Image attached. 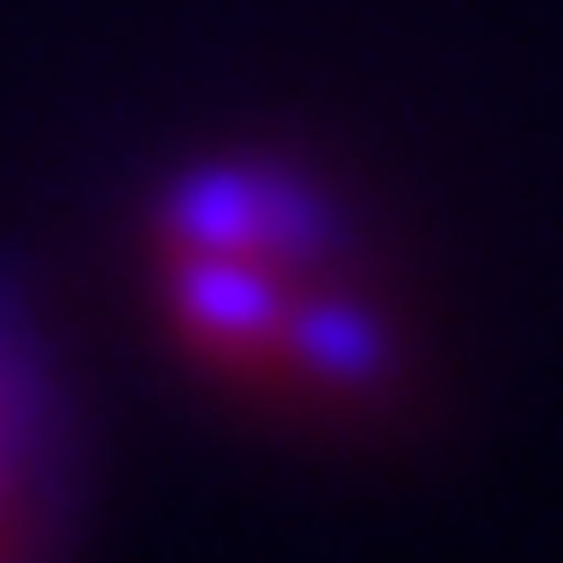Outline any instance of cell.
Masks as SVG:
<instances>
[{"instance_id":"1","label":"cell","mask_w":563,"mask_h":563,"mask_svg":"<svg viewBox=\"0 0 563 563\" xmlns=\"http://www.w3.org/2000/svg\"><path fill=\"white\" fill-rule=\"evenodd\" d=\"M87 538V424L70 373L0 278V563H70Z\"/></svg>"},{"instance_id":"2","label":"cell","mask_w":563,"mask_h":563,"mask_svg":"<svg viewBox=\"0 0 563 563\" xmlns=\"http://www.w3.org/2000/svg\"><path fill=\"white\" fill-rule=\"evenodd\" d=\"M165 234L183 252H312L321 243V209L303 191H286L269 174L243 165H200L191 183H174L165 200Z\"/></svg>"},{"instance_id":"3","label":"cell","mask_w":563,"mask_h":563,"mask_svg":"<svg viewBox=\"0 0 563 563\" xmlns=\"http://www.w3.org/2000/svg\"><path fill=\"white\" fill-rule=\"evenodd\" d=\"M174 303H183V321H191L200 339H217V347H252V339H269V330H295V303L269 286V269H261L252 252H183Z\"/></svg>"}]
</instances>
